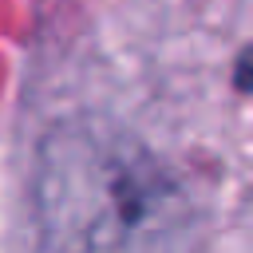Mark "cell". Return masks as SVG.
I'll return each mask as SVG.
<instances>
[{
  "label": "cell",
  "instance_id": "cell-1",
  "mask_svg": "<svg viewBox=\"0 0 253 253\" xmlns=\"http://www.w3.org/2000/svg\"><path fill=\"white\" fill-rule=\"evenodd\" d=\"M32 206L40 253H206L198 190L134 130L99 115L40 138Z\"/></svg>",
  "mask_w": 253,
  "mask_h": 253
},
{
  "label": "cell",
  "instance_id": "cell-2",
  "mask_svg": "<svg viewBox=\"0 0 253 253\" xmlns=\"http://www.w3.org/2000/svg\"><path fill=\"white\" fill-rule=\"evenodd\" d=\"M233 87H237L241 95H253V43L241 47V55H237V63H233Z\"/></svg>",
  "mask_w": 253,
  "mask_h": 253
}]
</instances>
